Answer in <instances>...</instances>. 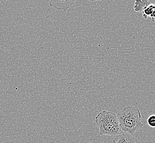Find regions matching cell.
<instances>
[{
  "label": "cell",
  "instance_id": "obj_4",
  "mask_svg": "<svg viewBox=\"0 0 155 143\" xmlns=\"http://www.w3.org/2000/svg\"><path fill=\"white\" fill-rule=\"evenodd\" d=\"M113 143H139V141L131 134L123 133L117 135Z\"/></svg>",
  "mask_w": 155,
  "mask_h": 143
},
{
  "label": "cell",
  "instance_id": "obj_5",
  "mask_svg": "<svg viewBox=\"0 0 155 143\" xmlns=\"http://www.w3.org/2000/svg\"><path fill=\"white\" fill-rule=\"evenodd\" d=\"M147 122L150 127L155 128V115H151L150 116L147 118Z\"/></svg>",
  "mask_w": 155,
  "mask_h": 143
},
{
  "label": "cell",
  "instance_id": "obj_1",
  "mask_svg": "<svg viewBox=\"0 0 155 143\" xmlns=\"http://www.w3.org/2000/svg\"><path fill=\"white\" fill-rule=\"evenodd\" d=\"M122 131L133 135L143 127L139 109L127 106L117 115Z\"/></svg>",
  "mask_w": 155,
  "mask_h": 143
},
{
  "label": "cell",
  "instance_id": "obj_3",
  "mask_svg": "<svg viewBox=\"0 0 155 143\" xmlns=\"http://www.w3.org/2000/svg\"><path fill=\"white\" fill-rule=\"evenodd\" d=\"M75 2V1L74 0H52L50 1V6L58 11H66L69 9L71 6L74 5Z\"/></svg>",
  "mask_w": 155,
  "mask_h": 143
},
{
  "label": "cell",
  "instance_id": "obj_6",
  "mask_svg": "<svg viewBox=\"0 0 155 143\" xmlns=\"http://www.w3.org/2000/svg\"><path fill=\"white\" fill-rule=\"evenodd\" d=\"M150 18H151V19H152V21L153 22H155V5H154V7H153V11H152V14H151V15L150 16Z\"/></svg>",
  "mask_w": 155,
  "mask_h": 143
},
{
  "label": "cell",
  "instance_id": "obj_2",
  "mask_svg": "<svg viewBox=\"0 0 155 143\" xmlns=\"http://www.w3.org/2000/svg\"><path fill=\"white\" fill-rule=\"evenodd\" d=\"M95 123L101 136H117L122 131L116 114L109 111H102L98 113L95 117Z\"/></svg>",
  "mask_w": 155,
  "mask_h": 143
}]
</instances>
